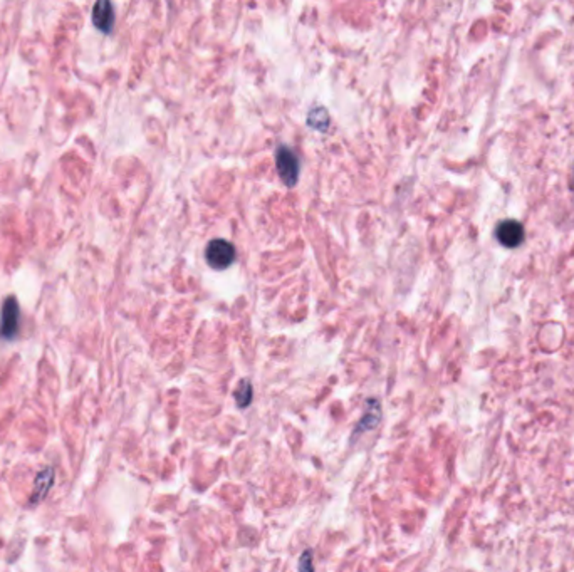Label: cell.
I'll list each match as a JSON object with an SVG mask.
<instances>
[{
	"mask_svg": "<svg viewBox=\"0 0 574 572\" xmlns=\"http://www.w3.org/2000/svg\"><path fill=\"white\" fill-rule=\"evenodd\" d=\"M207 262L214 269H225L236 259V247L224 239H214L205 248Z\"/></svg>",
	"mask_w": 574,
	"mask_h": 572,
	"instance_id": "3957f363",
	"label": "cell"
},
{
	"mask_svg": "<svg viewBox=\"0 0 574 572\" xmlns=\"http://www.w3.org/2000/svg\"><path fill=\"white\" fill-rule=\"evenodd\" d=\"M497 240L504 247H519L524 240V229L517 220H506L497 227Z\"/></svg>",
	"mask_w": 574,
	"mask_h": 572,
	"instance_id": "277c9868",
	"label": "cell"
},
{
	"mask_svg": "<svg viewBox=\"0 0 574 572\" xmlns=\"http://www.w3.org/2000/svg\"><path fill=\"white\" fill-rule=\"evenodd\" d=\"M276 165L282 182L287 186H294L299 178V158L298 155L287 146H279L276 151Z\"/></svg>",
	"mask_w": 574,
	"mask_h": 572,
	"instance_id": "6da1fadb",
	"label": "cell"
},
{
	"mask_svg": "<svg viewBox=\"0 0 574 572\" xmlns=\"http://www.w3.org/2000/svg\"><path fill=\"white\" fill-rule=\"evenodd\" d=\"M381 420V405L378 400H368L366 401V412H364L363 418H361L358 426L355 428L353 436L364 433V431L375 430L378 423Z\"/></svg>",
	"mask_w": 574,
	"mask_h": 572,
	"instance_id": "8992f818",
	"label": "cell"
},
{
	"mask_svg": "<svg viewBox=\"0 0 574 572\" xmlns=\"http://www.w3.org/2000/svg\"><path fill=\"white\" fill-rule=\"evenodd\" d=\"M234 398H236V403L238 408H247L252 401V384L247 379L241 381V384L237 386V390L234 391Z\"/></svg>",
	"mask_w": 574,
	"mask_h": 572,
	"instance_id": "52a82bcc",
	"label": "cell"
},
{
	"mask_svg": "<svg viewBox=\"0 0 574 572\" xmlns=\"http://www.w3.org/2000/svg\"><path fill=\"white\" fill-rule=\"evenodd\" d=\"M20 307L14 295H8L0 312V338L14 339L19 333Z\"/></svg>",
	"mask_w": 574,
	"mask_h": 572,
	"instance_id": "7a4b0ae2",
	"label": "cell"
},
{
	"mask_svg": "<svg viewBox=\"0 0 574 572\" xmlns=\"http://www.w3.org/2000/svg\"><path fill=\"white\" fill-rule=\"evenodd\" d=\"M93 22L94 25L103 32H111L115 25V8L108 0H99L93 7Z\"/></svg>",
	"mask_w": 574,
	"mask_h": 572,
	"instance_id": "5b68a950",
	"label": "cell"
},
{
	"mask_svg": "<svg viewBox=\"0 0 574 572\" xmlns=\"http://www.w3.org/2000/svg\"><path fill=\"white\" fill-rule=\"evenodd\" d=\"M307 121H310V125L314 126V128H317L319 131H324L329 125V115L324 108L316 106L310 111V117H307Z\"/></svg>",
	"mask_w": 574,
	"mask_h": 572,
	"instance_id": "ba28073f",
	"label": "cell"
},
{
	"mask_svg": "<svg viewBox=\"0 0 574 572\" xmlns=\"http://www.w3.org/2000/svg\"><path fill=\"white\" fill-rule=\"evenodd\" d=\"M299 572H314L311 551H306L301 556V559H299Z\"/></svg>",
	"mask_w": 574,
	"mask_h": 572,
	"instance_id": "9c48e42d",
	"label": "cell"
}]
</instances>
